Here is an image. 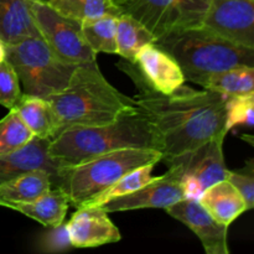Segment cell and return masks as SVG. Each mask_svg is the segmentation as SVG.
Instances as JSON below:
<instances>
[{
	"instance_id": "obj_1",
	"label": "cell",
	"mask_w": 254,
	"mask_h": 254,
	"mask_svg": "<svg viewBox=\"0 0 254 254\" xmlns=\"http://www.w3.org/2000/svg\"><path fill=\"white\" fill-rule=\"evenodd\" d=\"M117 66L138 89L134 101L158 131L163 160L190 153L216 136L228 134L225 129L226 96L184 84L174 93L163 94L149 86L133 62L122 59Z\"/></svg>"
},
{
	"instance_id": "obj_2",
	"label": "cell",
	"mask_w": 254,
	"mask_h": 254,
	"mask_svg": "<svg viewBox=\"0 0 254 254\" xmlns=\"http://www.w3.org/2000/svg\"><path fill=\"white\" fill-rule=\"evenodd\" d=\"M124 148L161 150L158 131L140 108L111 123L62 129L50 141L49 153L60 168H66Z\"/></svg>"
},
{
	"instance_id": "obj_3",
	"label": "cell",
	"mask_w": 254,
	"mask_h": 254,
	"mask_svg": "<svg viewBox=\"0 0 254 254\" xmlns=\"http://www.w3.org/2000/svg\"><path fill=\"white\" fill-rule=\"evenodd\" d=\"M61 130L69 127H91L111 123L122 116L139 111L129 98L112 86L96 61L81 64L64 91L47 97Z\"/></svg>"
},
{
	"instance_id": "obj_4",
	"label": "cell",
	"mask_w": 254,
	"mask_h": 254,
	"mask_svg": "<svg viewBox=\"0 0 254 254\" xmlns=\"http://www.w3.org/2000/svg\"><path fill=\"white\" fill-rule=\"evenodd\" d=\"M155 44L175 59L186 81L196 84L232 67H254V49L230 41L203 25L169 32Z\"/></svg>"
},
{
	"instance_id": "obj_5",
	"label": "cell",
	"mask_w": 254,
	"mask_h": 254,
	"mask_svg": "<svg viewBox=\"0 0 254 254\" xmlns=\"http://www.w3.org/2000/svg\"><path fill=\"white\" fill-rule=\"evenodd\" d=\"M163 160L160 150L149 148H124L94 156L89 160L61 168L54 186L67 195L69 206L79 207L83 202L113 185L124 174L148 164Z\"/></svg>"
},
{
	"instance_id": "obj_6",
	"label": "cell",
	"mask_w": 254,
	"mask_h": 254,
	"mask_svg": "<svg viewBox=\"0 0 254 254\" xmlns=\"http://www.w3.org/2000/svg\"><path fill=\"white\" fill-rule=\"evenodd\" d=\"M5 60L19 76L24 94L41 98L64 91L78 66L62 61L41 36L5 45Z\"/></svg>"
},
{
	"instance_id": "obj_7",
	"label": "cell",
	"mask_w": 254,
	"mask_h": 254,
	"mask_svg": "<svg viewBox=\"0 0 254 254\" xmlns=\"http://www.w3.org/2000/svg\"><path fill=\"white\" fill-rule=\"evenodd\" d=\"M123 14L143 24L156 39L202 25L208 0H114Z\"/></svg>"
},
{
	"instance_id": "obj_8",
	"label": "cell",
	"mask_w": 254,
	"mask_h": 254,
	"mask_svg": "<svg viewBox=\"0 0 254 254\" xmlns=\"http://www.w3.org/2000/svg\"><path fill=\"white\" fill-rule=\"evenodd\" d=\"M29 4L40 36L57 57L72 64L96 61L97 54L84 40L81 22L42 0H29Z\"/></svg>"
},
{
	"instance_id": "obj_9",
	"label": "cell",
	"mask_w": 254,
	"mask_h": 254,
	"mask_svg": "<svg viewBox=\"0 0 254 254\" xmlns=\"http://www.w3.org/2000/svg\"><path fill=\"white\" fill-rule=\"evenodd\" d=\"M202 25L230 41L254 49V0H208Z\"/></svg>"
},
{
	"instance_id": "obj_10",
	"label": "cell",
	"mask_w": 254,
	"mask_h": 254,
	"mask_svg": "<svg viewBox=\"0 0 254 254\" xmlns=\"http://www.w3.org/2000/svg\"><path fill=\"white\" fill-rule=\"evenodd\" d=\"M181 170L178 165H169L164 175L153 178L146 185L134 192L121 196L102 205L108 213L141 208H168L184 200L180 186Z\"/></svg>"
},
{
	"instance_id": "obj_11",
	"label": "cell",
	"mask_w": 254,
	"mask_h": 254,
	"mask_svg": "<svg viewBox=\"0 0 254 254\" xmlns=\"http://www.w3.org/2000/svg\"><path fill=\"white\" fill-rule=\"evenodd\" d=\"M66 226L72 246L76 248L101 247L122 240L118 227L102 206H79Z\"/></svg>"
},
{
	"instance_id": "obj_12",
	"label": "cell",
	"mask_w": 254,
	"mask_h": 254,
	"mask_svg": "<svg viewBox=\"0 0 254 254\" xmlns=\"http://www.w3.org/2000/svg\"><path fill=\"white\" fill-rule=\"evenodd\" d=\"M175 220L188 226L202 243L207 254H228V227L215 220L197 200H184L165 208Z\"/></svg>"
},
{
	"instance_id": "obj_13",
	"label": "cell",
	"mask_w": 254,
	"mask_h": 254,
	"mask_svg": "<svg viewBox=\"0 0 254 254\" xmlns=\"http://www.w3.org/2000/svg\"><path fill=\"white\" fill-rule=\"evenodd\" d=\"M225 138L226 135L216 136L195 150L171 159L166 163L169 165H178L181 174L195 178L205 190L208 186L227 178L228 169L223 154Z\"/></svg>"
},
{
	"instance_id": "obj_14",
	"label": "cell",
	"mask_w": 254,
	"mask_h": 254,
	"mask_svg": "<svg viewBox=\"0 0 254 254\" xmlns=\"http://www.w3.org/2000/svg\"><path fill=\"white\" fill-rule=\"evenodd\" d=\"M133 64L138 67L149 86L163 94L174 93L186 81L175 59L155 42L141 47Z\"/></svg>"
},
{
	"instance_id": "obj_15",
	"label": "cell",
	"mask_w": 254,
	"mask_h": 254,
	"mask_svg": "<svg viewBox=\"0 0 254 254\" xmlns=\"http://www.w3.org/2000/svg\"><path fill=\"white\" fill-rule=\"evenodd\" d=\"M50 141L34 136L19 150L0 155V184L34 170L47 171L55 180L61 168L50 155Z\"/></svg>"
},
{
	"instance_id": "obj_16",
	"label": "cell",
	"mask_w": 254,
	"mask_h": 254,
	"mask_svg": "<svg viewBox=\"0 0 254 254\" xmlns=\"http://www.w3.org/2000/svg\"><path fill=\"white\" fill-rule=\"evenodd\" d=\"M197 201L217 222L227 227L248 211L242 196L227 180L208 186L202 191Z\"/></svg>"
},
{
	"instance_id": "obj_17",
	"label": "cell",
	"mask_w": 254,
	"mask_h": 254,
	"mask_svg": "<svg viewBox=\"0 0 254 254\" xmlns=\"http://www.w3.org/2000/svg\"><path fill=\"white\" fill-rule=\"evenodd\" d=\"M0 206L17 211L41 223L45 227H50L64 222L69 207V201L66 193L60 188L55 186L41 197L31 202H0Z\"/></svg>"
},
{
	"instance_id": "obj_18",
	"label": "cell",
	"mask_w": 254,
	"mask_h": 254,
	"mask_svg": "<svg viewBox=\"0 0 254 254\" xmlns=\"http://www.w3.org/2000/svg\"><path fill=\"white\" fill-rule=\"evenodd\" d=\"M34 36L40 34L29 0H0V40L10 45Z\"/></svg>"
},
{
	"instance_id": "obj_19",
	"label": "cell",
	"mask_w": 254,
	"mask_h": 254,
	"mask_svg": "<svg viewBox=\"0 0 254 254\" xmlns=\"http://www.w3.org/2000/svg\"><path fill=\"white\" fill-rule=\"evenodd\" d=\"M14 109L36 138L52 140L61 131V124L47 99L22 93Z\"/></svg>"
},
{
	"instance_id": "obj_20",
	"label": "cell",
	"mask_w": 254,
	"mask_h": 254,
	"mask_svg": "<svg viewBox=\"0 0 254 254\" xmlns=\"http://www.w3.org/2000/svg\"><path fill=\"white\" fill-rule=\"evenodd\" d=\"M54 186V176L45 170L21 174L0 184V202H31Z\"/></svg>"
},
{
	"instance_id": "obj_21",
	"label": "cell",
	"mask_w": 254,
	"mask_h": 254,
	"mask_svg": "<svg viewBox=\"0 0 254 254\" xmlns=\"http://www.w3.org/2000/svg\"><path fill=\"white\" fill-rule=\"evenodd\" d=\"M116 40L117 55L126 61L134 62L139 50L155 42L156 37L138 20L122 12L117 20Z\"/></svg>"
},
{
	"instance_id": "obj_22",
	"label": "cell",
	"mask_w": 254,
	"mask_h": 254,
	"mask_svg": "<svg viewBox=\"0 0 254 254\" xmlns=\"http://www.w3.org/2000/svg\"><path fill=\"white\" fill-rule=\"evenodd\" d=\"M198 86L226 97L254 93V67L237 66L211 74Z\"/></svg>"
},
{
	"instance_id": "obj_23",
	"label": "cell",
	"mask_w": 254,
	"mask_h": 254,
	"mask_svg": "<svg viewBox=\"0 0 254 254\" xmlns=\"http://www.w3.org/2000/svg\"><path fill=\"white\" fill-rule=\"evenodd\" d=\"M117 20L118 15H103L81 21L82 35L96 54L117 55Z\"/></svg>"
},
{
	"instance_id": "obj_24",
	"label": "cell",
	"mask_w": 254,
	"mask_h": 254,
	"mask_svg": "<svg viewBox=\"0 0 254 254\" xmlns=\"http://www.w3.org/2000/svg\"><path fill=\"white\" fill-rule=\"evenodd\" d=\"M155 165L156 164H148V165H143L133 169L129 173L124 174L122 178H119L113 185H111L108 189L102 191L98 195L87 200L82 205L102 206L104 203L109 202L111 200H113V198L121 197V196L128 195V193L139 190V189L143 188L144 185H146L153 179L151 173H153V169Z\"/></svg>"
},
{
	"instance_id": "obj_25",
	"label": "cell",
	"mask_w": 254,
	"mask_h": 254,
	"mask_svg": "<svg viewBox=\"0 0 254 254\" xmlns=\"http://www.w3.org/2000/svg\"><path fill=\"white\" fill-rule=\"evenodd\" d=\"M47 4L79 22L103 15L122 14L114 0H51Z\"/></svg>"
},
{
	"instance_id": "obj_26",
	"label": "cell",
	"mask_w": 254,
	"mask_h": 254,
	"mask_svg": "<svg viewBox=\"0 0 254 254\" xmlns=\"http://www.w3.org/2000/svg\"><path fill=\"white\" fill-rule=\"evenodd\" d=\"M32 138L34 134L25 126L14 108L0 119V155L19 150Z\"/></svg>"
},
{
	"instance_id": "obj_27",
	"label": "cell",
	"mask_w": 254,
	"mask_h": 254,
	"mask_svg": "<svg viewBox=\"0 0 254 254\" xmlns=\"http://www.w3.org/2000/svg\"><path fill=\"white\" fill-rule=\"evenodd\" d=\"M254 93L226 98L225 129L230 131L237 127L252 128L254 123Z\"/></svg>"
},
{
	"instance_id": "obj_28",
	"label": "cell",
	"mask_w": 254,
	"mask_h": 254,
	"mask_svg": "<svg viewBox=\"0 0 254 254\" xmlns=\"http://www.w3.org/2000/svg\"><path fill=\"white\" fill-rule=\"evenodd\" d=\"M35 245H36L37 252L46 254L67 252L73 247L64 222H62L59 226L46 227L44 232L40 233Z\"/></svg>"
},
{
	"instance_id": "obj_29",
	"label": "cell",
	"mask_w": 254,
	"mask_h": 254,
	"mask_svg": "<svg viewBox=\"0 0 254 254\" xmlns=\"http://www.w3.org/2000/svg\"><path fill=\"white\" fill-rule=\"evenodd\" d=\"M22 96L20 79L14 67L5 60L0 64V106L10 111Z\"/></svg>"
},
{
	"instance_id": "obj_30",
	"label": "cell",
	"mask_w": 254,
	"mask_h": 254,
	"mask_svg": "<svg viewBox=\"0 0 254 254\" xmlns=\"http://www.w3.org/2000/svg\"><path fill=\"white\" fill-rule=\"evenodd\" d=\"M226 180L235 186L245 200L247 210L251 211L254 206V169L253 160H248L247 165L240 170H228Z\"/></svg>"
},
{
	"instance_id": "obj_31",
	"label": "cell",
	"mask_w": 254,
	"mask_h": 254,
	"mask_svg": "<svg viewBox=\"0 0 254 254\" xmlns=\"http://www.w3.org/2000/svg\"><path fill=\"white\" fill-rule=\"evenodd\" d=\"M5 61V44L0 40V64Z\"/></svg>"
},
{
	"instance_id": "obj_32",
	"label": "cell",
	"mask_w": 254,
	"mask_h": 254,
	"mask_svg": "<svg viewBox=\"0 0 254 254\" xmlns=\"http://www.w3.org/2000/svg\"><path fill=\"white\" fill-rule=\"evenodd\" d=\"M42 1H45V2H49V1H51V0H42Z\"/></svg>"
}]
</instances>
